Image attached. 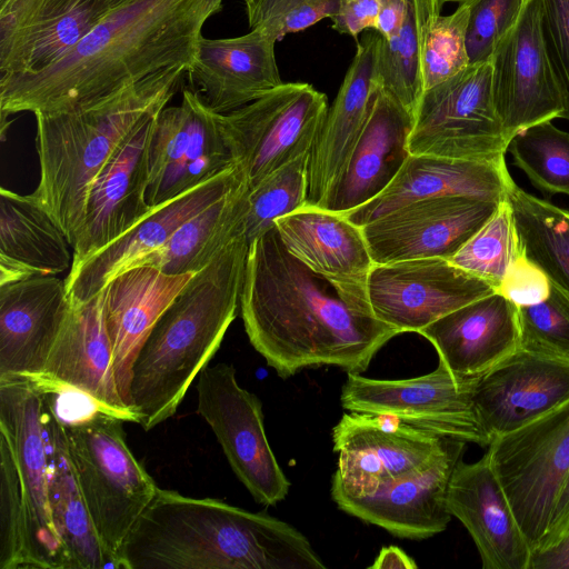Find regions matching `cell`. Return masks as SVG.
Instances as JSON below:
<instances>
[{"mask_svg": "<svg viewBox=\"0 0 569 569\" xmlns=\"http://www.w3.org/2000/svg\"><path fill=\"white\" fill-rule=\"evenodd\" d=\"M288 251L342 289L368 297L373 266L362 228L345 214L306 206L274 222Z\"/></svg>", "mask_w": 569, "mask_h": 569, "instance_id": "cell-32", "label": "cell"}, {"mask_svg": "<svg viewBox=\"0 0 569 569\" xmlns=\"http://www.w3.org/2000/svg\"><path fill=\"white\" fill-rule=\"evenodd\" d=\"M490 62L493 104L509 140L532 124L562 117V97L540 28L539 0H526Z\"/></svg>", "mask_w": 569, "mask_h": 569, "instance_id": "cell-17", "label": "cell"}, {"mask_svg": "<svg viewBox=\"0 0 569 569\" xmlns=\"http://www.w3.org/2000/svg\"><path fill=\"white\" fill-rule=\"evenodd\" d=\"M509 142L493 104L488 61L423 91L408 147L410 154L498 161L506 159Z\"/></svg>", "mask_w": 569, "mask_h": 569, "instance_id": "cell-8", "label": "cell"}, {"mask_svg": "<svg viewBox=\"0 0 569 569\" xmlns=\"http://www.w3.org/2000/svg\"><path fill=\"white\" fill-rule=\"evenodd\" d=\"M108 12L100 0L0 2V79L48 68Z\"/></svg>", "mask_w": 569, "mask_h": 569, "instance_id": "cell-22", "label": "cell"}, {"mask_svg": "<svg viewBox=\"0 0 569 569\" xmlns=\"http://www.w3.org/2000/svg\"><path fill=\"white\" fill-rule=\"evenodd\" d=\"M447 0H407L399 31L389 40L380 38L377 79L412 116L423 93L422 59L429 32Z\"/></svg>", "mask_w": 569, "mask_h": 569, "instance_id": "cell-36", "label": "cell"}, {"mask_svg": "<svg viewBox=\"0 0 569 569\" xmlns=\"http://www.w3.org/2000/svg\"><path fill=\"white\" fill-rule=\"evenodd\" d=\"M274 43L258 30L234 38L201 36L187 74L212 111L231 112L283 83Z\"/></svg>", "mask_w": 569, "mask_h": 569, "instance_id": "cell-28", "label": "cell"}, {"mask_svg": "<svg viewBox=\"0 0 569 569\" xmlns=\"http://www.w3.org/2000/svg\"><path fill=\"white\" fill-rule=\"evenodd\" d=\"M193 274H168L151 266H134L113 277L102 289L116 381L130 409L129 386L136 356L161 313Z\"/></svg>", "mask_w": 569, "mask_h": 569, "instance_id": "cell-31", "label": "cell"}, {"mask_svg": "<svg viewBox=\"0 0 569 569\" xmlns=\"http://www.w3.org/2000/svg\"><path fill=\"white\" fill-rule=\"evenodd\" d=\"M247 180L233 166L211 179L152 208L128 231L108 246L72 266L64 278L71 303H81L99 293L117 274L132 267L146 254L162 247L188 219Z\"/></svg>", "mask_w": 569, "mask_h": 569, "instance_id": "cell-21", "label": "cell"}, {"mask_svg": "<svg viewBox=\"0 0 569 569\" xmlns=\"http://www.w3.org/2000/svg\"><path fill=\"white\" fill-rule=\"evenodd\" d=\"M445 439L391 416L343 413L332 428L338 465L331 488L367 492L425 462Z\"/></svg>", "mask_w": 569, "mask_h": 569, "instance_id": "cell-19", "label": "cell"}, {"mask_svg": "<svg viewBox=\"0 0 569 569\" xmlns=\"http://www.w3.org/2000/svg\"><path fill=\"white\" fill-rule=\"evenodd\" d=\"M206 0H132L110 10L66 54L32 74L0 79L2 136L8 117L90 104L173 67H191Z\"/></svg>", "mask_w": 569, "mask_h": 569, "instance_id": "cell-2", "label": "cell"}, {"mask_svg": "<svg viewBox=\"0 0 569 569\" xmlns=\"http://www.w3.org/2000/svg\"><path fill=\"white\" fill-rule=\"evenodd\" d=\"M158 113L131 131L93 179L84 220L72 248V266L108 246L152 210L147 202L149 147Z\"/></svg>", "mask_w": 569, "mask_h": 569, "instance_id": "cell-23", "label": "cell"}, {"mask_svg": "<svg viewBox=\"0 0 569 569\" xmlns=\"http://www.w3.org/2000/svg\"><path fill=\"white\" fill-rule=\"evenodd\" d=\"M248 194L249 184L243 180L183 222L162 247L146 254L132 267L151 266L168 274L200 271L221 248L244 230Z\"/></svg>", "mask_w": 569, "mask_h": 569, "instance_id": "cell-35", "label": "cell"}, {"mask_svg": "<svg viewBox=\"0 0 569 569\" xmlns=\"http://www.w3.org/2000/svg\"><path fill=\"white\" fill-rule=\"evenodd\" d=\"M513 164L546 196H569V133L551 120L518 131L509 142Z\"/></svg>", "mask_w": 569, "mask_h": 569, "instance_id": "cell-38", "label": "cell"}, {"mask_svg": "<svg viewBox=\"0 0 569 569\" xmlns=\"http://www.w3.org/2000/svg\"><path fill=\"white\" fill-rule=\"evenodd\" d=\"M250 30H258L276 42L325 18L331 19L339 0H247Z\"/></svg>", "mask_w": 569, "mask_h": 569, "instance_id": "cell-43", "label": "cell"}, {"mask_svg": "<svg viewBox=\"0 0 569 569\" xmlns=\"http://www.w3.org/2000/svg\"><path fill=\"white\" fill-rule=\"evenodd\" d=\"M332 29L351 36L357 42L365 30H378V0H339L336 14L331 18Z\"/></svg>", "mask_w": 569, "mask_h": 569, "instance_id": "cell-48", "label": "cell"}, {"mask_svg": "<svg viewBox=\"0 0 569 569\" xmlns=\"http://www.w3.org/2000/svg\"><path fill=\"white\" fill-rule=\"evenodd\" d=\"M520 346L569 359V298L551 283L549 297L519 308Z\"/></svg>", "mask_w": 569, "mask_h": 569, "instance_id": "cell-44", "label": "cell"}, {"mask_svg": "<svg viewBox=\"0 0 569 569\" xmlns=\"http://www.w3.org/2000/svg\"><path fill=\"white\" fill-rule=\"evenodd\" d=\"M3 1H6V0H0V2H3Z\"/></svg>", "mask_w": 569, "mask_h": 569, "instance_id": "cell-55", "label": "cell"}, {"mask_svg": "<svg viewBox=\"0 0 569 569\" xmlns=\"http://www.w3.org/2000/svg\"><path fill=\"white\" fill-rule=\"evenodd\" d=\"M368 568L370 569H417L418 566L416 561L401 548L397 546H388L381 548L378 556L376 557L372 565Z\"/></svg>", "mask_w": 569, "mask_h": 569, "instance_id": "cell-52", "label": "cell"}, {"mask_svg": "<svg viewBox=\"0 0 569 569\" xmlns=\"http://www.w3.org/2000/svg\"><path fill=\"white\" fill-rule=\"evenodd\" d=\"M197 411L210 426L223 453L253 499L274 506L289 493L291 483L269 445L262 403L237 381L229 363L207 366L198 376Z\"/></svg>", "mask_w": 569, "mask_h": 569, "instance_id": "cell-11", "label": "cell"}, {"mask_svg": "<svg viewBox=\"0 0 569 569\" xmlns=\"http://www.w3.org/2000/svg\"><path fill=\"white\" fill-rule=\"evenodd\" d=\"M303 153L266 176L249 189L244 233L250 244L276 224V220L308 206V166Z\"/></svg>", "mask_w": 569, "mask_h": 569, "instance_id": "cell-39", "label": "cell"}, {"mask_svg": "<svg viewBox=\"0 0 569 569\" xmlns=\"http://www.w3.org/2000/svg\"><path fill=\"white\" fill-rule=\"evenodd\" d=\"M44 429L50 469L49 503L66 569H119L97 533L72 466L62 420L47 395Z\"/></svg>", "mask_w": 569, "mask_h": 569, "instance_id": "cell-34", "label": "cell"}, {"mask_svg": "<svg viewBox=\"0 0 569 569\" xmlns=\"http://www.w3.org/2000/svg\"><path fill=\"white\" fill-rule=\"evenodd\" d=\"M246 2L247 0H242ZM223 0H206V17L210 18L212 14L219 12L222 9Z\"/></svg>", "mask_w": 569, "mask_h": 569, "instance_id": "cell-53", "label": "cell"}, {"mask_svg": "<svg viewBox=\"0 0 569 569\" xmlns=\"http://www.w3.org/2000/svg\"><path fill=\"white\" fill-rule=\"evenodd\" d=\"M486 456L533 552L569 476V401L492 438Z\"/></svg>", "mask_w": 569, "mask_h": 569, "instance_id": "cell-7", "label": "cell"}, {"mask_svg": "<svg viewBox=\"0 0 569 569\" xmlns=\"http://www.w3.org/2000/svg\"><path fill=\"white\" fill-rule=\"evenodd\" d=\"M123 422L98 409L62 420L94 528L119 569L123 543L159 488L128 447Z\"/></svg>", "mask_w": 569, "mask_h": 569, "instance_id": "cell-6", "label": "cell"}, {"mask_svg": "<svg viewBox=\"0 0 569 569\" xmlns=\"http://www.w3.org/2000/svg\"><path fill=\"white\" fill-rule=\"evenodd\" d=\"M540 28L569 121V0H539Z\"/></svg>", "mask_w": 569, "mask_h": 569, "instance_id": "cell-46", "label": "cell"}, {"mask_svg": "<svg viewBox=\"0 0 569 569\" xmlns=\"http://www.w3.org/2000/svg\"><path fill=\"white\" fill-rule=\"evenodd\" d=\"M469 8L467 52L469 63H482L491 57L517 22L526 0H447Z\"/></svg>", "mask_w": 569, "mask_h": 569, "instance_id": "cell-45", "label": "cell"}, {"mask_svg": "<svg viewBox=\"0 0 569 569\" xmlns=\"http://www.w3.org/2000/svg\"><path fill=\"white\" fill-rule=\"evenodd\" d=\"M551 291L546 272L522 250L510 263L496 289L517 307H529L545 301Z\"/></svg>", "mask_w": 569, "mask_h": 569, "instance_id": "cell-47", "label": "cell"}, {"mask_svg": "<svg viewBox=\"0 0 569 569\" xmlns=\"http://www.w3.org/2000/svg\"><path fill=\"white\" fill-rule=\"evenodd\" d=\"M466 445L446 438L418 467L367 492L331 488L332 500L346 513L398 538L421 540L441 533L452 517L447 506L448 487Z\"/></svg>", "mask_w": 569, "mask_h": 569, "instance_id": "cell-13", "label": "cell"}, {"mask_svg": "<svg viewBox=\"0 0 569 569\" xmlns=\"http://www.w3.org/2000/svg\"><path fill=\"white\" fill-rule=\"evenodd\" d=\"M468 21L469 8L460 3L451 14L440 16L432 26L422 59L423 91L470 64L467 52Z\"/></svg>", "mask_w": 569, "mask_h": 569, "instance_id": "cell-42", "label": "cell"}, {"mask_svg": "<svg viewBox=\"0 0 569 569\" xmlns=\"http://www.w3.org/2000/svg\"><path fill=\"white\" fill-rule=\"evenodd\" d=\"M240 309L250 343L281 378L321 366L365 372L399 335L372 315L368 297L292 256L276 226L249 244Z\"/></svg>", "mask_w": 569, "mask_h": 569, "instance_id": "cell-1", "label": "cell"}, {"mask_svg": "<svg viewBox=\"0 0 569 569\" xmlns=\"http://www.w3.org/2000/svg\"><path fill=\"white\" fill-rule=\"evenodd\" d=\"M121 569H326L309 539L267 512L158 488L127 537Z\"/></svg>", "mask_w": 569, "mask_h": 569, "instance_id": "cell-3", "label": "cell"}, {"mask_svg": "<svg viewBox=\"0 0 569 569\" xmlns=\"http://www.w3.org/2000/svg\"><path fill=\"white\" fill-rule=\"evenodd\" d=\"M379 24L377 32L389 40L399 31L407 11V0H378Z\"/></svg>", "mask_w": 569, "mask_h": 569, "instance_id": "cell-50", "label": "cell"}, {"mask_svg": "<svg viewBox=\"0 0 569 569\" xmlns=\"http://www.w3.org/2000/svg\"><path fill=\"white\" fill-rule=\"evenodd\" d=\"M372 315L398 331L420 332L447 313L495 292L445 258L373 263L367 280Z\"/></svg>", "mask_w": 569, "mask_h": 569, "instance_id": "cell-15", "label": "cell"}, {"mask_svg": "<svg viewBox=\"0 0 569 569\" xmlns=\"http://www.w3.org/2000/svg\"><path fill=\"white\" fill-rule=\"evenodd\" d=\"M569 532V476L561 489L547 535L539 548L545 549L559 542ZM536 551V550H535Z\"/></svg>", "mask_w": 569, "mask_h": 569, "instance_id": "cell-49", "label": "cell"}, {"mask_svg": "<svg viewBox=\"0 0 569 569\" xmlns=\"http://www.w3.org/2000/svg\"><path fill=\"white\" fill-rule=\"evenodd\" d=\"M499 202L468 196L429 198L361 228L375 263L450 259L492 217Z\"/></svg>", "mask_w": 569, "mask_h": 569, "instance_id": "cell-16", "label": "cell"}, {"mask_svg": "<svg viewBox=\"0 0 569 569\" xmlns=\"http://www.w3.org/2000/svg\"><path fill=\"white\" fill-rule=\"evenodd\" d=\"M476 379H459L440 361L433 371L408 379L349 372L340 401L350 412L391 416L442 438L488 447L473 402Z\"/></svg>", "mask_w": 569, "mask_h": 569, "instance_id": "cell-10", "label": "cell"}, {"mask_svg": "<svg viewBox=\"0 0 569 569\" xmlns=\"http://www.w3.org/2000/svg\"><path fill=\"white\" fill-rule=\"evenodd\" d=\"M419 333L455 377L476 379L520 347L519 307L493 292L447 313Z\"/></svg>", "mask_w": 569, "mask_h": 569, "instance_id": "cell-27", "label": "cell"}, {"mask_svg": "<svg viewBox=\"0 0 569 569\" xmlns=\"http://www.w3.org/2000/svg\"><path fill=\"white\" fill-rule=\"evenodd\" d=\"M46 393L32 381L0 380V435L18 467L27 526L28 569H66L49 503Z\"/></svg>", "mask_w": 569, "mask_h": 569, "instance_id": "cell-12", "label": "cell"}, {"mask_svg": "<svg viewBox=\"0 0 569 569\" xmlns=\"http://www.w3.org/2000/svg\"><path fill=\"white\" fill-rule=\"evenodd\" d=\"M512 183L506 159L472 161L410 154L380 194L342 214L362 227L398 208L429 198L468 196L501 201Z\"/></svg>", "mask_w": 569, "mask_h": 569, "instance_id": "cell-29", "label": "cell"}, {"mask_svg": "<svg viewBox=\"0 0 569 569\" xmlns=\"http://www.w3.org/2000/svg\"><path fill=\"white\" fill-rule=\"evenodd\" d=\"M525 253L569 298V209L513 183L507 192Z\"/></svg>", "mask_w": 569, "mask_h": 569, "instance_id": "cell-37", "label": "cell"}, {"mask_svg": "<svg viewBox=\"0 0 569 569\" xmlns=\"http://www.w3.org/2000/svg\"><path fill=\"white\" fill-rule=\"evenodd\" d=\"M328 110L325 93L306 82H288L237 110L219 113L224 140L249 189L311 152Z\"/></svg>", "mask_w": 569, "mask_h": 569, "instance_id": "cell-9", "label": "cell"}, {"mask_svg": "<svg viewBox=\"0 0 569 569\" xmlns=\"http://www.w3.org/2000/svg\"><path fill=\"white\" fill-rule=\"evenodd\" d=\"M70 247L62 229L32 193L1 187L0 286L70 270Z\"/></svg>", "mask_w": 569, "mask_h": 569, "instance_id": "cell-33", "label": "cell"}, {"mask_svg": "<svg viewBox=\"0 0 569 569\" xmlns=\"http://www.w3.org/2000/svg\"><path fill=\"white\" fill-rule=\"evenodd\" d=\"M70 308L64 279L0 286V380L41 377Z\"/></svg>", "mask_w": 569, "mask_h": 569, "instance_id": "cell-24", "label": "cell"}, {"mask_svg": "<svg viewBox=\"0 0 569 569\" xmlns=\"http://www.w3.org/2000/svg\"><path fill=\"white\" fill-rule=\"evenodd\" d=\"M132 0H100L107 11H110L119 6H122Z\"/></svg>", "mask_w": 569, "mask_h": 569, "instance_id": "cell-54", "label": "cell"}, {"mask_svg": "<svg viewBox=\"0 0 569 569\" xmlns=\"http://www.w3.org/2000/svg\"><path fill=\"white\" fill-rule=\"evenodd\" d=\"M233 166L219 113L198 91L184 88L180 104L164 107L156 117L147 202L161 204Z\"/></svg>", "mask_w": 569, "mask_h": 569, "instance_id": "cell-14", "label": "cell"}, {"mask_svg": "<svg viewBox=\"0 0 569 569\" xmlns=\"http://www.w3.org/2000/svg\"><path fill=\"white\" fill-rule=\"evenodd\" d=\"M447 506L472 538L483 569H530L532 549L486 453L476 462L458 461Z\"/></svg>", "mask_w": 569, "mask_h": 569, "instance_id": "cell-25", "label": "cell"}, {"mask_svg": "<svg viewBox=\"0 0 569 569\" xmlns=\"http://www.w3.org/2000/svg\"><path fill=\"white\" fill-rule=\"evenodd\" d=\"M530 569H569V532L556 545L533 551Z\"/></svg>", "mask_w": 569, "mask_h": 569, "instance_id": "cell-51", "label": "cell"}, {"mask_svg": "<svg viewBox=\"0 0 569 569\" xmlns=\"http://www.w3.org/2000/svg\"><path fill=\"white\" fill-rule=\"evenodd\" d=\"M380 38L373 30L357 42L356 54L310 152L308 206L322 207L363 130L377 76Z\"/></svg>", "mask_w": 569, "mask_h": 569, "instance_id": "cell-30", "label": "cell"}, {"mask_svg": "<svg viewBox=\"0 0 569 569\" xmlns=\"http://www.w3.org/2000/svg\"><path fill=\"white\" fill-rule=\"evenodd\" d=\"M521 252L513 211L506 197L492 217L448 260L491 284L496 292Z\"/></svg>", "mask_w": 569, "mask_h": 569, "instance_id": "cell-40", "label": "cell"}, {"mask_svg": "<svg viewBox=\"0 0 569 569\" xmlns=\"http://www.w3.org/2000/svg\"><path fill=\"white\" fill-rule=\"evenodd\" d=\"M188 70L168 68L90 104L34 113L40 179L32 194L57 221L71 248L84 220L93 179L143 119L168 106Z\"/></svg>", "mask_w": 569, "mask_h": 569, "instance_id": "cell-5", "label": "cell"}, {"mask_svg": "<svg viewBox=\"0 0 569 569\" xmlns=\"http://www.w3.org/2000/svg\"><path fill=\"white\" fill-rule=\"evenodd\" d=\"M0 569H28L26 507L12 449L0 435Z\"/></svg>", "mask_w": 569, "mask_h": 569, "instance_id": "cell-41", "label": "cell"}, {"mask_svg": "<svg viewBox=\"0 0 569 569\" xmlns=\"http://www.w3.org/2000/svg\"><path fill=\"white\" fill-rule=\"evenodd\" d=\"M32 382L46 393H80L100 411L137 422L118 390L102 290L86 302L71 303L44 371Z\"/></svg>", "mask_w": 569, "mask_h": 569, "instance_id": "cell-18", "label": "cell"}, {"mask_svg": "<svg viewBox=\"0 0 569 569\" xmlns=\"http://www.w3.org/2000/svg\"><path fill=\"white\" fill-rule=\"evenodd\" d=\"M567 401L569 359L521 346L473 387L475 407L490 441Z\"/></svg>", "mask_w": 569, "mask_h": 569, "instance_id": "cell-20", "label": "cell"}, {"mask_svg": "<svg viewBox=\"0 0 569 569\" xmlns=\"http://www.w3.org/2000/svg\"><path fill=\"white\" fill-rule=\"evenodd\" d=\"M244 230L196 272L161 313L131 367L129 401L144 430L170 419L218 351L240 305Z\"/></svg>", "mask_w": 569, "mask_h": 569, "instance_id": "cell-4", "label": "cell"}, {"mask_svg": "<svg viewBox=\"0 0 569 569\" xmlns=\"http://www.w3.org/2000/svg\"><path fill=\"white\" fill-rule=\"evenodd\" d=\"M412 124V116L376 76L363 130L321 208L346 213L380 194L410 156Z\"/></svg>", "mask_w": 569, "mask_h": 569, "instance_id": "cell-26", "label": "cell"}]
</instances>
